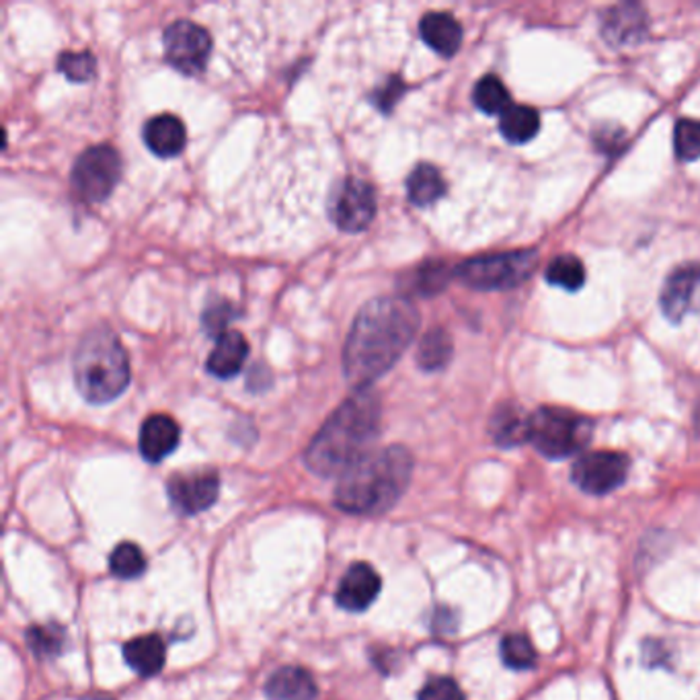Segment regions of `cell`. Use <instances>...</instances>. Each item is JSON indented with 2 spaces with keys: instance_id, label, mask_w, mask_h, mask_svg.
I'll return each instance as SVG.
<instances>
[{
  "instance_id": "1",
  "label": "cell",
  "mask_w": 700,
  "mask_h": 700,
  "mask_svg": "<svg viewBox=\"0 0 700 700\" xmlns=\"http://www.w3.org/2000/svg\"><path fill=\"white\" fill-rule=\"evenodd\" d=\"M416 304L403 297L370 300L358 312L343 348V374L353 389H370L401 360L418 336Z\"/></svg>"
},
{
  "instance_id": "2",
  "label": "cell",
  "mask_w": 700,
  "mask_h": 700,
  "mask_svg": "<svg viewBox=\"0 0 700 700\" xmlns=\"http://www.w3.org/2000/svg\"><path fill=\"white\" fill-rule=\"evenodd\" d=\"M380 401L370 389L351 394L324 421L307 448L304 460L310 471L321 477H341L350 471L372 452L370 446L380 433Z\"/></svg>"
},
{
  "instance_id": "3",
  "label": "cell",
  "mask_w": 700,
  "mask_h": 700,
  "mask_svg": "<svg viewBox=\"0 0 700 700\" xmlns=\"http://www.w3.org/2000/svg\"><path fill=\"white\" fill-rule=\"evenodd\" d=\"M413 474V458L403 446L372 450L339 477L336 506L356 516H378L401 499Z\"/></svg>"
},
{
  "instance_id": "4",
  "label": "cell",
  "mask_w": 700,
  "mask_h": 700,
  "mask_svg": "<svg viewBox=\"0 0 700 700\" xmlns=\"http://www.w3.org/2000/svg\"><path fill=\"white\" fill-rule=\"evenodd\" d=\"M72 368L77 389L89 403H109L130 384L128 353L109 327H94L82 337Z\"/></svg>"
},
{
  "instance_id": "5",
  "label": "cell",
  "mask_w": 700,
  "mask_h": 700,
  "mask_svg": "<svg viewBox=\"0 0 700 700\" xmlns=\"http://www.w3.org/2000/svg\"><path fill=\"white\" fill-rule=\"evenodd\" d=\"M592 421L576 411L542 407L530 416V442L542 457L561 460L581 452L592 440Z\"/></svg>"
},
{
  "instance_id": "6",
  "label": "cell",
  "mask_w": 700,
  "mask_h": 700,
  "mask_svg": "<svg viewBox=\"0 0 700 700\" xmlns=\"http://www.w3.org/2000/svg\"><path fill=\"white\" fill-rule=\"evenodd\" d=\"M539 253L532 249L503 251L489 256L472 257L458 266L457 278L474 290H512L528 282L537 270Z\"/></svg>"
},
{
  "instance_id": "7",
  "label": "cell",
  "mask_w": 700,
  "mask_h": 700,
  "mask_svg": "<svg viewBox=\"0 0 700 700\" xmlns=\"http://www.w3.org/2000/svg\"><path fill=\"white\" fill-rule=\"evenodd\" d=\"M122 157L118 150L108 144L91 147L72 167V189L82 202H103L122 179Z\"/></svg>"
},
{
  "instance_id": "8",
  "label": "cell",
  "mask_w": 700,
  "mask_h": 700,
  "mask_svg": "<svg viewBox=\"0 0 700 700\" xmlns=\"http://www.w3.org/2000/svg\"><path fill=\"white\" fill-rule=\"evenodd\" d=\"M164 60L186 77H198L212 54L210 33L193 21H176L164 29Z\"/></svg>"
},
{
  "instance_id": "9",
  "label": "cell",
  "mask_w": 700,
  "mask_h": 700,
  "mask_svg": "<svg viewBox=\"0 0 700 700\" xmlns=\"http://www.w3.org/2000/svg\"><path fill=\"white\" fill-rule=\"evenodd\" d=\"M377 214L374 188L358 177H348L329 198V216L337 229L360 232L368 229Z\"/></svg>"
},
{
  "instance_id": "10",
  "label": "cell",
  "mask_w": 700,
  "mask_h": 700,
  "mask_svg": "<svg viewBox=\"0 0 700 700\" xmlns=\"http://www.w3.org/2000/svg\"><path fill=\"white\" fill-rule=\"evenodd\" d=\"M627 474H629V457L620 452H610V450L583 454L578 458L571 471L576 486L592 496H607L610 491H614L617 487L624 483Z\"/></svg>"
},
{
  "instance_id": "11",
  "label": "cell",
  "mask_w": 700,
  "mask_h": 700,
  "mask_svg": "<svg viewBox=\"0 0 700 700\" xmlns=\"http://www.w3.org/2000/svg\"><path fill=\"white\" fill-rule=\"evenodd\" d=\"M169 499L177 512L193 516L214 506L220 491V479L214 471L186 472L169 481Z\"/></svg>"
},
{
  "instance_id": "12",
  "label": "cell",
  "mask_w": 700,
  "mask_h": 700,
  "mask_svg": "<svg viewBox=\"0 0 700 700\" xmlns=\"http://www.w3.org/2000/svg\"><path fill=\"white\" fill-rule=\"evenodd\" d=\"M699 286L700 263L680 266L668 276V280L663 283V290H661L660 304L663 314L672 323H680L687 317Z\"/></svg>"
},
{
  "instance_id": "13",
  "label": "cell",
  "mask_w": 700,
  "mask_h": 700,
  "mask_svg": "<svg viewBox=\"0 0 700 700\" xmlns=\"http://www.w3.org/2000/svg\"><path fill=\"white\" fill-rule=\"evenodd\" d=\"M380 588L382 583L374 567L356 563L348 569L337 588V604L350 612H364L366 608L374 604Z\"/></svg>"
},
{
  "instance_id": "14",
  "label": "cell",
  "mask_w": 700,
  "mask_h": 700,
  "mask_svg": "<svg viewBox=\"0 0 700 700\" xmlns=\"http://www.w3.org/2000/svg\"><path fill=\"white\" fill-rule=\"evenodd\" d=\"M602 36L612 46L639 43L647 36V14L639 4L612 7L602 17Z\"/></svg>"
},
{
  "instance_id": "15",
  "label": "cell",
  "mask_w": 700,
  "mask_h": 700,
  "mask_svg": "<svg viewBox=\"0 0 700 700\" xmlns=\"http://www.w3.org/2000/svg\"><path fill=\"white\" fill-rule=\"evenodd\" d=\"M181 440V430L177 421L169 416H150L140 430V452L149 462H161L176 452Z\"/></svg>"
},
{
  "instance_id": "16",
  "label": "cell",
  "mask_w": 700,
  "mask_h": 700,
  "mask_svg": "<svg viewBox=\"0 0 700 700\" xmlns=\"http://www.w3.org/2000/svg\"><path fill=\"white\" fill-rule=\"evenodd\" d=\"M249 356V343L239 331H227L216 339L214 350L208 356V372L212 377L227 380L243 370Z\"/></svg>"
},
{
  "instance_id": "17",
  "label": "cell",
  "mask_w": 700,
  "mask_h": 700,
  "mask_svg": "<svg viewBox=\"0 0 700 700\" xmlns=\"http://www.w3.org/2000/svg\"><path fill=\"white\" fill-rule=\"evenodd\" d=\"M144 142L157 157H162V159L177 157L181 150L186 149V142H188L186 126L171 113L157 116L144 126Z\"/></svg>"
},
{
  "instance_id": "18",
  "label": "cell",
  "mask_w": 700,
  "mask_h": 700,
  "mask_svg": "<svg viewBox=\"0 0 700 700\" xmlns=\"http://www.w3.org/2000/svg\"><path fill=\"white\" fill-rule=\"evenodd\" d=\"M491 438L503 448L530 442V416H526L522 407L516 403L499 404L489 423Z\"/></svg>"
},
{
  "instance_id": "19",
  "label": "cell",
  "mask_w": 700,
  "mask_h": 700,
  "mask_svg": "<svg viewBox=\"0 0 700 700\" xmlns=\"http://www.w3.org/2000/svg\"><path fill=\"white\" fill-rule=\"evenodd\" d=\"M421 40L438 54L454 56L462 43V28L452 14L428 13L419 23Z\"/></svg>"
},
{
  "instance_id": "20",
  "label": "cell",
  "mask_w": 700,
  "mask_h": 700,
  "mask_svg": "<svg viewBox=\"0 0 700 700\" xmlns=\"http://www.w3.org/2000/svg\"><path fill=\"white\" fill-rule=\"evenodd\" d=\"M266 694L270 700H314L317 682L307 670L297 666H286L271 673L266 684Z\"/></svg>"
},
{
  "instance_id": "21",
  "label": "cell",
  "mask_w": 700,
  "mask_h": 700,
  "mask_svg": "<svg viewBox=\"0 0 700 700\" xmlns=\"http://www.w3.org/2000/svg\"><path fill=\"white\" fill-rule=\"evenodd\" d=\"M123 658L136 673L154 676V673L161 672L164 660H167V651H164L161 637L144 634V637H136L126 643Z\"/></svg>"
},
{
  "instance_id": "22",
  "label": "cell",
  "mask_w": 700,
  "mask_h": 700,
  "mask_svg": "<svg viewBox=\"0 0 700 700\" xmlns=\"http://www.w3.org/2000/svg\"><path fill=\"white\" fill-rule=\"evenodd\" d=\"M540 116L528 106H510L499 116V132L512 144H526L539 134Z\"/></svg>"
},
{
  "instance_id": "23",
  "label": "cell",
  "mask_w": 700,
  "mask_h": 700,
  "mask_svg": "<svg viewBox=\"0 0 700 700\" xmlns=\"http://www.w3.org/2000/svg\"><path fill=\"white\" fill-rule=\"evenodd\" d=\"M407 193L409 200L421 208L438 202L446 193L444 177L433 164H418L407 179Z\"/></svg>"
},
{
  "instance_id": "24",
  "label": "cell",
  "mask_w": 700,
  "mask_h": 700,
  "mask_svg": "<svg viewBox=\"0 0 700 700\" xmlns=\"http://www.w3.org/2000/svg\"><path fill=\"white\" fill-rule=\"evenodd\" d=\"M452 353L454 346L444 329H431L419 341L418 364L428 372H436L450 362Z\"/></svg>"
},
{
  "instance_id": "25",
  "label": "cell",
  "mask_w": 700,
  "mask_h": 700,
  "mask_svg": "<svg viewBox=\"0 0 700 700\" xmlns=\"http://www.w3.org/2000/svg\"><path fill=\"white\" fill-rule=\"evenodd\" d=\"M474 106L489 116H501L510 108V91L496 74H487L472 89Z\"/></svg>"
},
{
  "instance_id": "26",
  "label": "cell",
  "mask_w": 700,
  "mask_h": 700,
  "mask_svg": "<svg viewBox=\"0 0 700 700\" xmlns=\"http://www.w3.org/2000/svg\"><path fill=\"white\" fill-rule=\"evenodd\" d=\"M544 276H547V282L557 286V288L569 290V292H578L579 288L586 283L583 263L579 261L578 257L569 256V253L554 257Z\"/></svg>"
},
{
  "instance_id": "27",
  "label": "cell",
  "mask_w": 700,
  "mask_h": 700,
  "mask_svg": "<svg viewBox=\"0 0 700 700\" xmlns=\"http://www.w3.org/2000/svg\"><path fill=\"white\" fill-rule=\"evenodd\" d=\"M109 567L120 579L140 578L147 569V557L134 542H122L111 552Z\"/></svg>"
},
{
  "instance_id": "28",
  "label": "cell",
  "mask_w": 700,
  "mask_h": 700,
  "mask_svg": "<svg viewBox=\"0 0 700 700\" xmlns=\"http://www.w3.org/2000/svg\"><path fill=\"white\" fill-rule=\"evenodd\" d=\"M452 278V271L442 261H430L421 266L411 280V290L421 297H436L444 290Z\"/></svg>"
},
{
  "instance_id": "29",
  "label": "cell",
  "mask_w": 700,
  "mask_h": 700,
  "mask_svg": "<svg viewBox=\"0 0 700 700\" xmlns=\"http://www.w3.org/2000/svg\"><path fill=\"white\" fill-rule=\"evenodd\" d=\"M501 660L512 670H528L537 661V651L524 634H508L501 641Z\"/></svg>"
},
{
  "instance_id": "30",
  "label": "cell",
  "mask_w": 700,
  "mask_h": 700,
  "mask_svg": "<svg viewBox=\"0 0 700 700\" xmlns=\"http://www.w3.org/2000/svg\"><path fill=\"white\" fill-rule=\"evenodd\" d=\"M673 149L680 161L690 162L700 159L699 120H678L673 128Z\"/></svg>"
},
{
  "instance_id": "31",
  "label": "cell",
  "mask_w": 700,
  "mask_h": 700,
  "mask_svg": "<svg viewBox=\"0 0 700 700\" xmlns=\"http://www.w3.org/2000/svg\"><path fill=\"white\" fill-rule=\"evenodd\" d=\"M58 70L67 77L68 81L87 82L93 79L97 62L91 52H67L60 56Z\"/></svg>"
},
{
  "instance_id": "32",
  "label": "cell",
  "mask_w": 700,
  "mask_h": 700,
  "mask_svg": "<svg viewBox=\"0 0 700 700\" xmlns=\"http://www.w3.org/2000/svg\"><path fill=\"white\" fill-rule=\"evenodd\" d=\"M29 647L31 651L40 656H56L64 647V631L56 624L46 627H31L28 633Z\"/></svg>"
},
{
  "instance_id": "33",
  "label": "cell",
  "mask_w": 700,
  "mask_h": 700,
  "mask_svg": "<svg viewBox=\"0 0 700 700\" xmlns=\"http://www.w3.org/2000/svg\"><path fill=\"white\" fill-rule=\"evenodd\" d=\"M234 309L229 302H216L214 307L203 312V327L210 336H222L227 333V327L234 319Z\"/></svg>"
},
{
  "instance_id": "34",
  "label": "cell",
  "mask_w": 700,
  "mask_h": 700,
  "mask_svg": "<svg viewBox=\"0 0 700 700\" xmlns=\"http://www.w3.org/2000/svg\"><path fill=\"white\" fill-rule=\"evenodd\" d=\"M419 700H464V694L452 678H436L419 692Z\"/></svg>"
},
{
  "instance_id": "35",
  "label": "cell",
  "mask_w": 700,
  "mask_h": 700,
  "mask_svg": "<svg viewBox=\"0 0 700 700\" xmlns=\"http://www.w3.org/2000/svg\"><path fill=\"white\" fill-rule=\"evenodd\" d=\"M593 136H596V147H598V150L608 152V154H614L617 150L624 147V130H620L617 126H612L610 130L600 128V130H596V134Z\"/></svg>"
},
{
  "instance_id": "36",
  "label": "cell",
  "mask_w": 700,
  "mask_h": 700,
  "mask_svg": "<svg viewBox=\"0 0 700 700\" xmlns=\"http://www.w3.org/2000/svg\"><path fill=\"white\" fill-rule=\"evenodd\" d=\"M404 84L401 79H391L389 82H384V87L377 93L378 108L382 111H391L392 106L397 103V99L403 94Z\"/></svg>"
},
{
  "instance_id": "37",
  "label": "cell",
  "mask_w": 700,
  "mask_h": 700,
  "mask_svg": "<svg viewBox=\"0 0 700 700\" xmlns=\"http://www.w3.org/2000/svg\"><path fill=\"white\" fill-rule=\"evenodd\" d=\"M694 426H697V433L700 436V404L697 407V413H694Z\"/></svg>"
},
{
  "instance_id": "38",
  "label": "cell",
  "mask_w": 700,
  "mask_h": 700,
  "mask_svg": "<svg viewBox=\"0 0 700 700\" xmlns=\"http://www.w3.org/2000/svg\"><path fill=\"white\" fill-rule=\"evenodd\" d=\"M84 700H111V699H108V697H89V699H84Z\"/></svg>"
}]
</instances>
